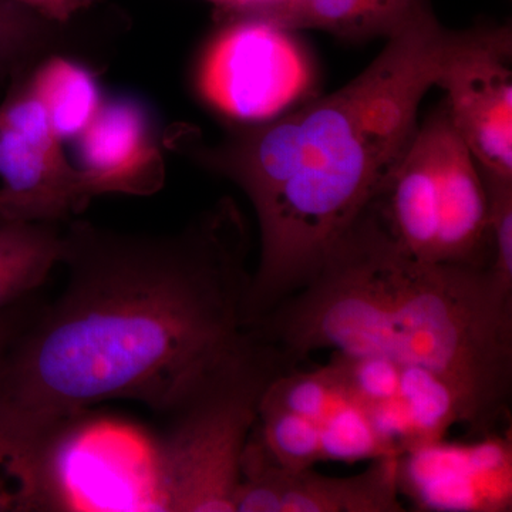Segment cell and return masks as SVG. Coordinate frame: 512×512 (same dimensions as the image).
I'll use <instances>...</instances> for the list:
<instances>
[{"instance_id":"1","label":"cell","mask_w":512,"mask_h":512,"mask_svg":"<svg viewBox=\"0 0 512 512\" xmlns=\"http://www.w3.org/2000/svg\"><path fill=\"white\" fill-rule=\"evenodd\" d=\"M249 251L232 198L170 234L70 222L63 292L0 357V468L18 497L36 493L96 404L170 417L248 345Z\"/></svg>"},{"instance_id":"2","label":"cell","mask_w":512,"mask_h":512,"mask_svg":"<svg viewBox=\"0 0 512 512\" xmlns=\"http://www.w3.org/2000/svg\"><path fill=\"white\" fill-rule=\"evenodd\" d=\"M450 29L427 9L338 92L205 144L195 127L165 147L228 178L247 195L259 227L252 323L318 274L330 251L375 201L419 130Z\"/></svg>"},{"instance_id":"3","label":"cell","mask_w":512,"mask_h":512,"mask_svg":"<svg viewBox=\"0 0 512 512\" xmlns=\"http://www.w3.org/2000/svg\"><path fill=\"white\" fill-rule=\"evenodd\" d=\"M255 329L291 367L333 350L431 370L466 400L478 434L510 407L512 292L488 268L407 254L372 205L318 274Z\"/></svg>"},{"instance_id":"4","label":"cell","mask_w":512,"mask_h":512,"mask_svg":"<svg viewBox=\"0 0 512 512\" xmlns=\"http://www.w3.org/2000/svg\"><path fill=\"white\" fill-rule=\"evenodd\" d=\"M281 350L259 335L171 414L153 461L154 510L234 512L242 454L262 397L292 370Z\"/></svg>"},{"instance_id":"5","label":"cell","mask_w":512,"mask_h":512,"mask_svg":"<svg viewBox=\"0 0 512 512\" xmlns=\"http://www.w3.org/2000/svg\"><path fill=\"white\" fill-rule=\"evenodd\" d=\"M311 60L291 30L256 19L222 20L198 66L200 93L231 119L261 123L308 93Z\"/></svg>"},{"instance_id":"6","label":"cell","mask_w":512,"mask_h":512,"mask_svg":"<svg viewBox=\"0 0 512 512\" xmlns=\"http://www.w3.org/2000/svg\"><path fill=\"white\" fill-rule=\"evenodd\" d=\"M436 86L478 167L512 178V29L450 30Z\"/></svg>"},{"instance_id":"7","label":"cell","mask_w":512,"mask_h":512,"mask_svg":"<svg viewBox=\"0 0 512 512\" xmlns=\"http://www.w3.org/2000/svg\"><path fill=\"white\" fill-rule=\"evenodd\" d=\"M0 180V221L57 224L94 198L26 87L0 109Z\"/></svg>"},{"instance_id":"8","label":"cell","mask_w":512,"mask_h":512,"mask_svg":"<svg viewBox=\"0 0 512 512\" xmlns=\"http://www.w3.org/2000/svg\"><path fill=\"white\" fill-rule=\"evenodd\" d=\"M396 477L400 495L417 511L510 512L511 429L410 448L397 456Z\"/></svg>"},{"instance_id":"9","label":"cell","mask_w":512,"mask_h":512,"mask_svg":"<svg viewBox=\"0 0 512 512\" xmlns=\"http://www.w3.org/2000/svg\"><path fill=\"white\" fill-rule=\"evenodd\" d=\"M77 140V157L93 197H147L165 180L163 151L146 109L136 100H103Z\"/></svg>"},{"instance_id":"10","label":"cell","mask_w":512,"mask_h":512,"mask_svg":"<svg viewBox=\"0 0 512 512\" xmlns=\"http://www.w3.org/2000/svg\"><path fill=\"white\" fill-rule=\"evenodd\" d=\"M431 116L439 177L437 262L490 269V215L480 168L451 123L444 101Z\"/></svg>"},{"instance_id":"11","label":"cell","mask_w":512,"mask_h":512,"mask_svg":"<svg viewBox=\"0 0 512 512\" xmlns=\"http://www.w3.org/2000/svg\"><path fill=\"white\" fill-rule=\"evenodd\" d=\"M370 205L407 254L437 262L439 177L436 126L431 113L419 124L412 144Z\"/></svg>"},{"instance_id":"12","label":"cell","mask_w":512,"mask_h":512,"mask_svg":"<svg viewBox=\"0 0 512 512\" xmlns=\"http://www.w3.org/2000/svg\"><path fill=\"white\" fill-rule=\"evenodd\" d=\"M396 467L397 456H386L356 476L329 477L313 468L285 470L269 460L265 478L276 512H403Z\"/></svg>"},{"instance_id":"13","label":"cell","mask_w":512,"mask_h":512,"mask_svg":"<svg viewBox=\"0 0 512 512\" xmlns=\"http://www.w3.org/2000/svg\"><path fill=\"white\" fill-rule=\"evenodd\" d=\"M430 8V0H264L231 19L262 20L291 32L322 30L365 42L389 39Z\"/></svg>"},{"instance_id":"14","label":"cell","mask_w":512,"mask_h":512,"mask_svg":"<svg viewBox=\"0 0 512 512\" xmlns=\"http://www.w3.org/2000/svg\"><path fill=\"white\" fill-rule=\"evenodd\" d=\"M25 87L39 101L62 141L79 137L103 103L92 70L69 57L43 59Z\"/></svg>"},{"instance_id":"15","label":"cell","mask_w":512,"mask_h":512,"mask_svg":"<svg viewBox=\"0 0 512 512\" xmlns=\"http://www.w3.org/2000/svg\"><path fill=\"white\" fill-rule=\"evenodd\" d=\"M60 252L56 224L0 221V313L45 284Z\"/></svg>"},{"instance_id":"16","label":"cell","mask_w":512,"mask_h":512,"mask_svg":"<svg viewBox=\"0 0 512 512\" xmlns=\"http://www.w3.org/2000/svg\"><path fill=\"white\" fill-rule=\"evenodd\" d=\"M399 402L412 430L414 447L446 439L448 430L474 420L466 400L444 377L414 366H400Z\"/></svg>"},{"instance_id":"17","label":"cell","mask_w":512,"mask_h":512,"mask_svg":"<svg viewBox=\"0 0 512 512\" xmlns=\"http://www.w3.org/2000/svg\"><path fill=\"white\" fill-rule=\"evenodd\" d=\"M252 434L265 453L285 470L301 471L325 461L318 421L262 404Z\"/></svg>"},{"instance_id":"18","label":"cell","mask_w":512,"mask_h":512,"mask_svg":"<svg viewBox=\"0 0 512 512\" xmlns=\"http://www.w3.org/2000/svg\"><path fill=\"white\" fill-rule=\"evenodd\" d=\"M319 426L325 461L355 463L394 456L365 410L349 397L323 417Z\"/></svg>"},{"instance_id":"19","label":"cell","mask_w":512,"mask_h":512,"mask_svg":"<svg viewBox=\"0 0 512 512\" xmlns=\"http://www.w3.org/2000/svg\"><path fill=\"white\" fill-rule=\"evenodd\" d=\"M56 23L19 0H0V76L22 72L52 49Z\"/></svg>"},{"instance_id":"20","label":"cell","mask_w":512,"mask_h":512,"mask_svg":"<svg viewBox=\"0 0 512 512\" xmlns=\"http://www.w3.org/2000/svg\"><path fill=\"white\" fill-rule=\"evenodd\" d=\"M480 173L490 215V272L498 284L512 292V178L483 168Z\"/></svg>"},{"instance_id":"21","label":"cell","mask_w":512,"mask_h":512,"mask_svg":"<svg viewBox=\"0 0 512 512\" xmlns=\"http://www.w3.org/2000/svg\"><path fill=\"white\" fill-rule=\"evenodd\" d=\"M19 2L49 22L62 25L69 22L77 13L90 8L94 0H19Z\"/></svg>"},{"instance_id":"22","label":"cell","mask_w":512,"mask_h":512,"mask_svg":"<svg viewBox=\"0 0 512 512\" xmlns=\"http://www.w3.org/2000/svg\"><path fill=\"white\" fill-rule=\"evenodd\" d=\"M3 471L0 468V476H2ZM16 501L15 495H13L12 488H9L8 485L5 484V481H2L0 478V512L2 511H15Z\"/></svg>"},{"instance_id":"23","label":"cell","mask_w":512,"mask_h":512,"mask_svg":"<svg viewBox=\"0 0 512 512\" xmlns=\"http://www.w3.org/2000/svg\"><path fill=\"white\" fill-rule=\"evenodd\" d=\"M13 325L9 319L3 318L0 315V357L5 353L8 348L10 339H12Z\"/></svg>"},{"instance_id":"24","label":"cell","mask_w":512,"mask_h":512,"mask_svg":"<svg viewBox=\"0 0 512 512\" xmlns=\"http://www.w3.org/2000/svg\"><path fill=\"white\" fill-rule=\"evenodd\" d=\"M208 2L214 3V5L217 6V9H221L222 6L227 5L228 0H208Z\"/></svg>"}]
</instances>
